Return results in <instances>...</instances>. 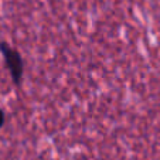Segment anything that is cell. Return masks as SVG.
Instances as JSON below:
<instances>
[{"mask_svg":"<svg viewBox=\"0 0 160 160\" xmlns=\"http://www.w3.org/2000/svg\"><path fill=\"white\" fill-rule=\"evenodd\" d=\"M0 52L3 55L4 67L9 72L12 82L16 87H20L24 77V60L16 47L6 41H0Z\"/></svg>","mask_w":160,"mask_h":160,"instance_id":"1","label":"cell"},{"mask_svg":"<svg viewBox=\"0 0 160 160\" xmlns=\"http://www.w3.org/2000/svg\"><path fill=\"white\" fill-rule=\"evenodd\" d=\"M4 123H6V113H4V111L0 106V129L4 126Z\"/></svg>","mask_w":160,"mask_h":160,"instance_id":"2","label":"cell"}]
</instances>
